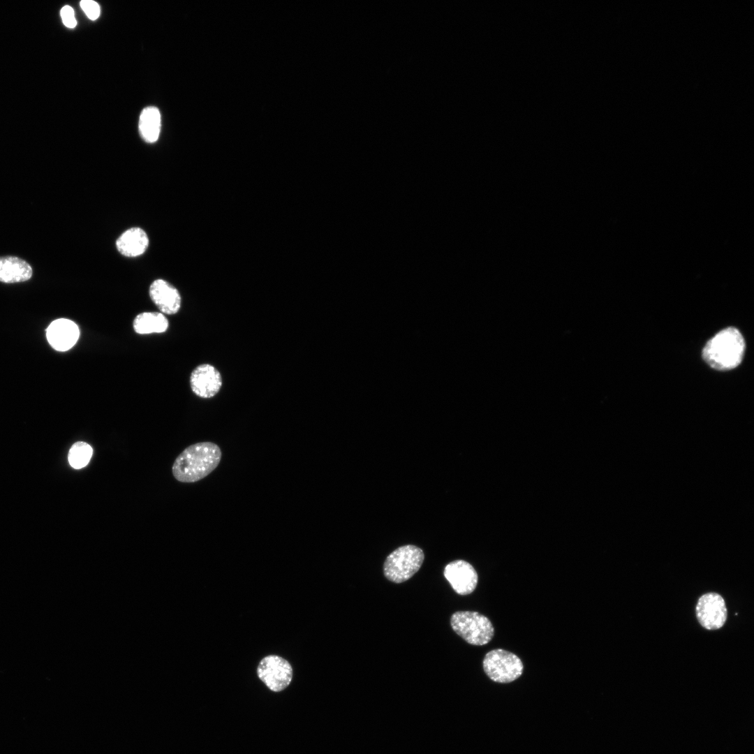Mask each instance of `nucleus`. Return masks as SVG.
Here are the masks:
<instances>
[{
  "label": "nucleus",
  "mask_w": 754,
  "mask_h": 754,
  "mask_svg": "<svg viewBox=\"0 0 754 754\" xmlns=\"http://www.w3.org/2000/svg\"><path fill=\"white\" fill-rule=\"evenodd\" d=\"M443 575L452 589L459 595L471 593L476 588L478 576L471 564L464 560H455L444 568Z\"/></svg>",
  "instance_id": "6e6552de"
},
{
  "label": "nucleus",
  "mask_w": 754,
  "mask_h": 754,
  "mask_svg": "<svg viewBox=\"0 0 754 754\" xmlns=\"http://www.w3.org/2000/svg\"><path fill=\"white\" fill-rule=\"evenodd\" d=\"M222 457L220 447L211 441L199 442L186 448L175 459L172 472L181 482H198L214 471Z\"/></svg>",
  "instance_id": "f257e3e1"
},
{
  "label": "nucleus",
  "mask_w": 754,
  "mask_h": 754,
  "mask_svg": "<svg viewBox=\"0 0 754 754\" xmlns=\"http://www.w3.org/2000/svg\"><path fill=\"white\" fill-rule=\"evenodd\" d=\"M32 268L25 260L14 256L0 257V281L23 282L32 276Z\"/></svg>",
  "instance_id": "ddd939ff"
},
{
  "label": "nucleus",
  "mask_w": 754,
  "mask_h": 754,
  "mask_svg": "<svg viewBox=\"0 0 754 754\" xmlns=\"http://www.w3.org/2000/svg\"><path fill=\"white\" fill-rule=\"evenodd\" d=\"M148 245L149 238L147 233L137 227L126 230L116 241V246L119 252L127 257L142 255Z\"/></svg>",
  "instance_id": "f8f14e48"
},
{
  "label": "nucleus",
  "mask_w": 754,
  "mask_h": 754,
  "mask_svg": "<svg viewBox=\"0 0 754 754\" xmlns=\"http://www.w3.org/2000/svg\"><path fill=\"white\" fill-rule=\"evenodd\" d=\"M46 336L51 346L59 351H66L77 342L80 331L77 325L71 320L59 318L50 323Z\"/></svg>",
  "instance_id": "9d476101"
},
{
  "label": "nucleus",
  "mask_w": 754,
  "mask_h": 754,
  "mask_svg": "<svg viewBox=\"0 0 754 754\" xmlns=\"http://www.w3.org/2000/svg\"><path fill=\"white\" fill-rule=\"evenodd\" d=\"M257 673L258 678L274 692L286 688L293 678V668L288 660L276 655H269L259 663Z\"/></svg>",
  "instance_id": "423d86ee"
},
{
  "label": "nucleus",
  "mask_w": 754,
  "mask_h": 754,
  "mask_svg": "<svg viewBox=\"0 0 754 754\" xmlns=\"http://www.w3.org/2000/svg\"><path fill=\"white\" fill-rule=\"evenodd\" d=\"M696 617L700 625L707 630H718L727 620V610L723 598L715 592L707 593L697 600Z\"/></svg>",
  "instance_id": "0eeeda50"
},
{
  "label": "nucleus",
  "mask_w": 754,
  "mask_h": 754,
  "mask_svg": "<svg viewBox=\"0 0 754 754\" xmlns=\"http://www.w3.org/2000/svg\"><path fill=\"white\" fill-rule=\"evenodd\" d=\"M92 454L93 449L89 444L84 441H77L69 450L68 460L73 468L80 469L89 464Z\"/></svg>",
  "instance_id": "dca6fc26"
},
{
  "label": "nucleus",
  "mask_w": 754,
  "mask_h": 754,
  "mask_svg": "<svg viewBox=\"0 0 754 754\" xmlns=\"http://www.w3.org/2000/svg\"><path fill=\"white\" fill-rule=\"evenodd\" d=\"M745 341L735 327L722 330L709 339L702 350L704 360L713 369L726 371L737 367L742 361Z\"/></svg>",
  "instance_id": "f03ea898"
},
{
  "label": "nucleus",
  "mask_w": 754,
  "mask_h": 754,
  "mask_svg": "<svg viewBox=\"0 0 754 754\" xmlns=\"http://www.w3.org/2000/svg\"><path fill=\"white\" fill-rule=\"evenodd\" d=\"M483 670L494 682L507 683L519 678L524 670L521 659L515 653L502 649L486 653L482 661Z\"/></svg>",
  "instance_id": "39448f33"
},
{
  "label": "nucleus",
  "mask_w": 754,
  "mask_h": 754,
  "mask_svg": "<svg viewBox=\"0 0 754 754\" xmlns=\"http://www.w3.org/2000/svg\"><path fill=\"white\" fill-rule=\"evenodd\" d=\"M222 383L219 371L210 364L198 365L190 376V385L193 392L204 399L214 397L221 390Z\"/></svg>",
  "instance_id": "1a4fd4ad"
},
{
  "label": "nucleus",
  "mask_w": 754,
  "mask_h": 754,
  "mask_svg": "<svg viewBox=\"0 0 754 754\" xmlns=\"http://www.w3.org/2000/svg\"><path fill=\"white\" fill-rule=\"evenodd\" d=\"M149 293L151 300L162 313L172 315L179 311L182 302L180 294L168 281L156 279L151 283Z\"/></svg>",
  "instance_id": "9b49d317"
},
{
  "label": "nucleus",
  "mask_w": 754,
  "mask_h": 754,
  "mask_svg": "<svg viewBox=\"0 0 754 754\" xmlns=\"http://www.w3.org/2000/svg\"><path fill=\"white\" fill-rule=\"evenodd\" d=\"M450 625L458 635L473 645H485L492 640L494 635V628L490 620L477 612H456L451 616Z\"/></svg>",
  "instance_id": "7ed1b4c3"
},
{
  "label": "nucleus",
  "mask_w": 754,
  "mask_h": 754,
  "mask_svg": "<svg viewBox=\"0 0 754 754\" xmlns=\"http://www.w3.org/2000/svg\"><path fill=\"white\" fill-rule=\"evenodd\" d=\"M61 17L64 24L68 28H74L77 22L73 9L69 6H64L61 10Z\"/></svg>",
  "instance_id": "a211bd4d"
},
{
  "label": "nucleus",
  "mask_w": 754,
  "mask_h": 754,
  "mask_svg": "<svg viewBox=\"0 0 754 754\" xmlns=\"http://www.w3.org/2000/svg\"><path fill=\"white\" fill-rule=\"evenodd\" d=\"M161 114L158 109L149 106L142 110L139 119V132L147 142H155L159 136L161 126Z\"/></svg>",
  "instance_id": "4468645a"
},
{
  "label": "nucleus",
  "mask_w": 754,
  "mask_h": 754,
  "mask_svg": "<svg viewBox=\"0 0 754 754\" xmlns=\"http://www.w3.org/2000/svg\"><path fill=\"white\" fill-rule=\"evenodd\" d=\"M424 559L422 549L417 546L399 547L387 556L383 565L384 575L397 584L407 581L419 570Z\"/></svg>",
  "instance_id": "20e7f679"
},
{
  "label": "nucleus",
  "mask_w": 754,
  "mask_h": 754,
  "mask_svg": "<svg viewBox=\"0 0 754 754\" xmlns=\"http://www.w3.org/2000/svg\"><path fill=\"white\" fill-rule=\"evenodd\" d=\"M133 326L135 332L140 334L162 333L168 328V320L159 312H142L135 316Z\"/></svg>",
  "instance_id": "2eb2a0df"
},
{
  "label": "nucleus",
  "mask_w": 754,
  "mask_h": 754,
  "mask_svg": "<svg viewBox=\"0 0 754 754\" xmlns=\"http://www.w3.org/2000/svg\"><path fill=\"white\" fill-rule=\"evenodd\" d=\"M80 6L89 19L95 20L99 17L101 13L100 6L96 1L82 0L80 1Z\"/></svg>",
  "instance_id": "f3484780"
}]
</instances>
